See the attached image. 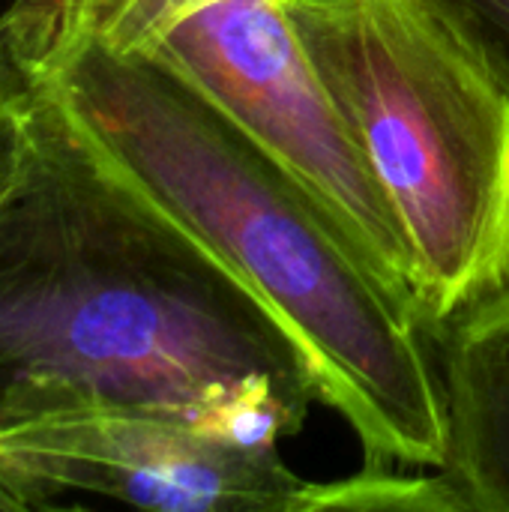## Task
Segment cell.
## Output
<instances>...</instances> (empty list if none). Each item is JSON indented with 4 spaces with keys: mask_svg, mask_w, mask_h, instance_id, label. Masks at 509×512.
I'll return each instance as SVG.
<instances>
[{
    "mask_svg": "<svg viewBox=\"0 0 509 512\" xmlns=\"http://www.w3.org/2000/svg\"><path fill=\"white\" fill-rule=\"evenodd\" d=\"M27 81L33 156L0 207V429L78 411L201 429L255 381L309 414L318 378L285 324Z\"/></svg>",
    "mask_w": 509,
    "mask_h": 512,
    "instance_id": "1",
    "label": "cell"
},
{
    "mask_svg": "<svg viewBox=\"0 0 509 512\" xmlns=\"http://www.w3.org/2000/svg\"><path fill=\"white\" fill-rule=\"evenodd\" d=\"M18 69L285 324L366 468H447L438 336L258 141L150 54L81 39Z\"/></svg>",
    "mask_w": 509,
    "mask_h": 512,
    "instance_id": "2",
    "label": "cell"
},
{
    "mask_svg": "<svg viewBox=\"0 0 509 512\" xmlns=\"http://www.w3.org/2000/svg\"><path fill=\"white\" fill-rule=\"evenodd\" d=\"M414 255L438 336L509 288V96L432 0L288 3Z\"/></svg>",
    "mask_w": 509,
    "mask_h": 512,
    "instance_id": "3",
    "label": "cell"
},
{
    "mask_svg": "<svg viewBox=\"0 0 509 512\" xmlns=\"http://www.w3.org/2000/svg\"><path fill=\"white\" fill-rule=\"evenodd\" d=\"M141 54L216 102L414 300V255L393 201L315 72L285 0H204Z\"/></svg>",
    "mask_w": 509,
    "mask_h": 512,
    "instance_id": "4",
    "label": "cell"
},
{
    "mask_svg": "<svg viewBox=\"0 0 509 512\" xmlns=\"http://www.w3.org/2000/svg\"><path fill=\"white\" fill-rule=\"evenodd\" d=\"M303 489L279 450H237L159 414L78 411L0 429L6 510L105 498L162 512H297Z\"/></svg>",
    "mask_w": 509,
    "mask_h": 512,
    "instance_id": "5",
    "label": "cell"
},
{
    "mask_svg": "<svg viewBox=\"0 0 509 512\" xmlns=\"http://www.w3.org/2000/svg\"><path fill=\"white\" fill-rule=\"evenodd\" d=\"M450 426L447 474L468 512H509V288L438 342Z\"/></svg>",
    "mask_w": 509,
    "mask_h": 512,
    "instance_id": "6",
    "label": "cell"
},
{
    "mask_svg": "<svg viewBox=\"0 0 509 512\" xmlns=\"http://www.w3.org/2000/svg\"><path fill=\"white\" fill-rule=\"evenodd\" d=\"M201 3L204 0H12L0 15V39L18 66L81 39L120 54H141L171 21Z\"/></svg>",
    "mask_w": 509,
    "mask_h": 512,
    "instance_id": "7",
    "label": "cell"
},
{
    "mask_svg": "<svg viewBox=\"0 0 509 512\" xmlns=\"http://www.w3.org/2000/svg\"><path fill=\"white\" fill-rule=\"evenodd\" d=\"M468 512V504L450 474L363 468L336 483H306L297 512Z\"/></svg>",
    "mask_w": 509,
    "mask_h": 512,
    "instance_id": "8",
    "label": "cell"
},
{
    "mask_svg": "<svg viewBox=\"0 0 509 512\" xmlns=\"http://www.w3.org/2000/svg\"><path fill=\"white\" fill-rule=\"evenodd\" d=\"M33 156V87L0 39V207L18 189Z\"/></svg>",
    "mask_w": 509,
    "mask_h": 512,
    "instance_id": "9",
    "label": "cell"
},
{
    "mask_svg": "<svg viewBox=\"0 0 509 512\" xmlns=\"http://www.w3.org/2000/svg\"><path fill=\"white\" fill-rule=\"evenodd\" d=\"M480 51L509 96V0H432Z\"/></svg>",
    "mask_w": 509,
    "mask_h": 512,
    "instance_id": "10",
    "label": "cell"
},
{
    "mask_svg": "<svg viewBox=\"0 0 509 512\" xmlns=\"http://www.w3.org/2000/svg\"><path fill=\"white\" fill-rule=\"evenodd\" d=\"M0 510H6V507H3V498H0Z\"/></svg>",
    "mask_w": 509,
    "mask_h": 512,
    "instance_id": "11",
    "label": "cell"
}]
</instances>
